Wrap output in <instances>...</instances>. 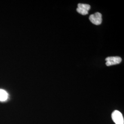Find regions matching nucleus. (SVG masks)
I'll return each instance as SVG.
<instances>
[{
  "label": "nucleus",
  "mask_w": 124,
  "mask_h": 124,
  "mask_svg": "<svg viewBox=\"0 0 124 124\" xmlns=\"http://www.w3.org/2000/svg\"><path fill=\"white\" fill-rule=\"evenodd\" d=\"M112 118L116 124H124V118L120 111L115 110L112 114Z\"/></svg>",
  "instance_id": "obj_1"
},
{
  "label": "nucleus",
  "mask_w": 124,
  "mask_h": 124,
  "mask_svg": "<svg viewBox=\"0 0 124 124\" xmlns=\"http://www.w3.org/2000/svg\"><path fill=\"white\" fill-rule=\"evenodd\" d=\"M90 21L95 25H100L102 22V15L98 12L91 14L89 17Z\"/></svg>",
  "instance_id": "obj_2"
},
{
  "label": "nucleus",
  "mask_w": 124,
  "mask_h": 124,
  "mask_svg": "<svg viewBox=\"0 0 124 124\" xmlns=\"http://www.w3.org/2000/svg\"><path fill=\"white\" fill-rule=\"evenodd\" d=\"M106 65L107 66H110L120 63L122 61V59L120 57H109L105 59Z\"/></svg>",
  "instance_id": "obj_3"
},
{
  "label": "nucleus",
  "mask_w": 124,
  "mask_h": 124,
  "mask_svg": "<svg viewBox=\"0 0 124 124\" xmlns=\"http://www.w3.org/2000/svg\"><path fill=\"white\" fill-rule=\"evenodd\" d=\"M8 98V94L3 90L0 89V101H5Z\"/></svg>",
  "instance_id": "obj_4"
},
{
  "label": "nucleus",
  "mask_w": 124,
  "mask_h": 124,
  "mask_svg": "<svg viewBox=\"0 0 124 124\" xmlns=\"http://www.w3.org/2000/svg\"><path fill=\"white\" fill-rule=\"evenodd\" d=\"M78 8L83 9L86 10L88 12L89 10L90 9L91 6L88 4H82V3H79L78 4Z\"/></svg>",
  "instance_id": "obj_5"
},
{
  "label": "nucleus",
  "mask_w": 124,
  "mask_h": 124,
  "mask_svg": "<svg viewBox=\"0 0 124 124\" xmlns=\"http://www.w3.org/2000/svg\"><path fill=\"white\" fill-rule=\"evenodd\" d=\"M76 11L78 13H80L81 15H86V14H88V11L83 10V9L79 8H77L76 9Z\"/></svg>",
  "instance_id": "obj_6"
}]
</instances>
